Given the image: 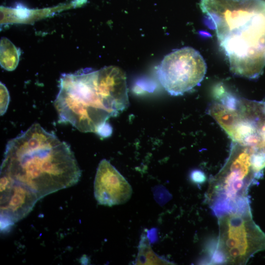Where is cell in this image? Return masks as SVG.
<instances>
[{"label":"cell","instance_id":"1","mask_svg":"<svg viewBox=\"0 0 265 265\" xmlns=\"http://www.w3.org/2000/svg\"><path fill=\"white\" fill-rule=\"evenodd\" d=\"M0 173V185L21 187L38 201L74 186L81 174L70 145L38 123L7 142Z\"/></svg>","mask_w":265,"mask_h":265},{"label":"cell","instance_id":"2","mask_svg":"<svg viewBox=\"0 0 265 265\" xmlns=\"http://www.w3.org/2000/svg\"><path fill=\"white\" fill-rule=\"evenodd\" d=\"M200 7L232 72L258 78L265 67V0H201Z\"/></svg>","mask_w":265,"mask_h":265},{"label":"cell","instance_id":"3","mask_svg":"<svg viewBox=\"0 0 265 265\" xmlns=\"http://www.w3.org/2000/svg\"><path fill=\"white\" fill-rule=\"evenodd\" d=\"M126 76L119 68L84 69L64 74L54 102L58 122L83 132L96 133L129 105Z\"/></svg>","mask_w":265,"mask_h":265},{"label":"cell","instance_id":"4","mask_svg":"<svg viewBox=\"0 0 265 265\" xmlns=\"http://www.w3.org/2000/svg\"><path fill=\"white\" fill-rule=\"evenodd\" d=\"M253 152L250 147L232 141L226 161L211 179L207 200L217 217L251 211L248 191L262 174L253 164Z\"/></svg>","mask_w":265,"mask_h":265},{"label":"cell","instance_id":"5","mask_svg":"<svg viewBox=\"0 0 265 265\" xmlns=\"http://www.w3.org/2000/svg\"><path fill=\"white\" fill-rule=\"evenodd\" d=\"M209 113L232 141L265 156V102L226 95L212 104Z\"/></svg>","mask_w":265,"mask_h":265},{"label":"cell","instance_id":"6","mask_svg":"<svg viewBox=\"0 0 265 265\" xmlns=\"http://www.w3.org/2000/svg\"><path fill=\"white\" fill-rule=\"evenodd\" d=\"M217 217L218 263L245 265L255 254L265 250V233L253 220L251 211L228 213Z\"/></svg>","mask_w":265,"mask_h":265},{"label":"cell","instance_id":"7","mask_svg":"<svg viewBox=\"0 0 265 265\" xmlns=\"http://www.w3.org/2000/svg\"><path fill=\"white\" fill-rule=\"evenodd\" d=\"M206 71L207 64L200 53L185 47L165 55L157 67V74L165 90L178 96L198 85Z\"/></svg>","mask_w":265,"mask_h":265},{"label":"cell","instance_id":"8","mask_svg":"<svg viewBox=\"0 0 265 265\" xmlns=\"http://www.w3.org/2000/svg\"><path fill=\"white\" fill-rule=\"evenodd\" d=\"M132 191L129 183L109 161L103 159L100 162L94 182V194L99 204H123L130 200Z\"/></svg>","mask_w":265,"mask_h":265},{"label":"cell","instance_id":"9","mask_svg":"<svg viewBox=\"0 0 265 265\" xmlns=\"http://www.w3.org/2000/svg\"><path fill=\"white\" fill-rule=\"evenodd\" d=\"M136 265H172L170 262L159 257L151 247L148 238L145 234L141 235L138 246Z\"/></svg>","mask_w":265,"mask_h":265},{"label":"cell","instance_id":"10","mask_svg":"<svg viewBox=\"0 0 265 265\" xmlns=\"http://www.w3.org/2000/svg\"><path fill=\"white\" fill-rule=\"evenodd\" d=\"M9 103V95L5 86L0 82V115L6 112Z\"/></svg>","mask_w":265,"mask_h":265},{"label":"cell","instance_id":"11","mask_svg":"<svg viewBox=\"0 0 265 265\" xmlns=\"http://www.w3.org/2000/svg\"><path fill=\"white\" fill-rule=\"evenodd\" d=\"M136 85L135 92L138 93L143 91L152 92L155 88V84L147 79L139 80Z\"/></svg>","mask_w":265,"mask_h":265},{"label":"cell","instance_id":"12","mask_svg":"<svg viewBox=\"0 0 265 265\" xmlns=\"http://www.w3.org/2000/svg\"><path fill=\"white\" fill-rule=\"evenodd\" d=\"M112 132L111 126L106 122L98 128L96 133L101 137H107L111 134Z\"/></svg>","mask_w":265,"mask_h":265},{"label":"cell","instance_id":"13","mask_svg":"<svg viewBox=\"0 0 265 265\" xmlns=\"http://www.w3.org/2000/svg\"><path fill=\"white\" fill-rule=\"evenodd\" d=\"M190 178L193 182L197 184H202L206 179L204 173L197 170H195L191 172Z\"/></svg>","mask_w":265,"mask_h":265}]
</instances>
